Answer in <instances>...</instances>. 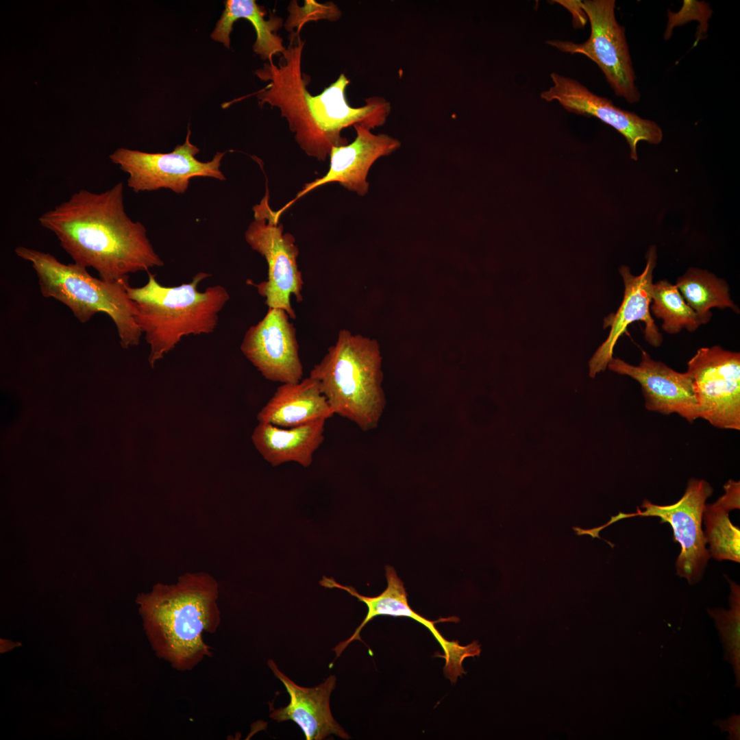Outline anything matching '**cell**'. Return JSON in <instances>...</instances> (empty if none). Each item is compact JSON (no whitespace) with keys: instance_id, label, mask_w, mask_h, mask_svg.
I'll return each mask as SVG.
<instances>
[{"instance_id":"obj_1","label":"cell","mask_w":740,"mask_h":740,"mask_svg":"<svg viewBox=\"0 0 740 740\" xmlns=\"http://www.w3.org/2000/svg\"><path fill=\"white\" fill-rule=\"evenodd\" d=\"M290 42L278 62L265 63L255 71L268 84L254 93L260 107L278 108L286 119L300 148L309 156L324 161L334 147L348 144L342 131L359 125L371 130L382 125L391 111L390 103L380 97L366 99L361 107L350 106L346 97L349 79L341 73L321 93L308 90L310 77L302 72L305 40L293 32Z\"/></svg>"},{"instance_id":"obj_2","label":"cell","mask_w":740,"mask_h":740,"mask_svg":"<svg viewBox=\"0 0 740 740\" xmlns=\"http://www.w3.org/2000/svg\"><path fill=\"white\" fill-rule=\"evenodd\" d=\"M123 189L121 182L101 193L81 189L38 218L75 263L110 282L164 265L145 227L127 214Z\"/></svg>"},{"instance_id":"obj_3","label":"cell","mask_w":740,"mask_h":740,"mask_svg":"<svg viewBox=\"0 0 740 740\" xmlns=\"http://www.w3.org/2000/svg\"><path fill=\"white\" fill-rule=\"evenodd\" d=\"M219 587L209 574L187 572L173 584L156 583L136 602L156 655L180 671H190L212 655L204 634L221 623Z\"/></svg>"},{"instance_id":"obj_4","label":"cell","mask_w":740,"mask_h":740,"mask_svg":"<svg viewBox=\"0 0 740 740\" xmlns=\"http://www.w3.org/2000/svg\"><path fill=\"white\" fill-rule=\"evenodd\" d=\"M210 275L199 272L190 282L165 286L155 274L149 273L144 286L127 287L136 310L135 321L150 347L148 360L151 367L184 336L210 334L216 329L219 314L230 295L220 284L199 291V284Z\"/></svg>"},{"instance_id":"obj_5","label":"cell","mask_w":740,"mask_h":740,"mask_svg":"<svg viewBox=\"0 0 740 740\" xmlns=\"http://www.w3.org/2000/svg\"><path fill=\"white\" fill-rule=\"evenodd\" d=\"M334 415L362 430L377 427L386 406L382 386V356L376 340L347 330L339 331L334 345L311 369Z\"/></svg>"},{"instance_id":"obj_6","label":"cell","mask_w":740,"mask_h":740,"mask_svg":"<svg viewBox=\"0 0 740 740\" xmlns=\"http://www.w3.org/2000/svg\"><path fill=\"white\" fill-rule=\"evenodd\" d=\"M14 251L32 264L44 297L66 305L82 323L97 313H105L114 323L123 348L139 344L143 333L134 319L135 304L127 293L129 280L106 282L92 276L79 264H64L49 253L24 246Z\"/></svg>"},{"instance_id":"obj_7","label":"cell","mask_w":740,"mask_h":740,"mask_svg":"<svg viewBox=\"0 0 740 740\" xmlns=\"http://www.w3.org/2000/svg\"><path fill=\"white\" fill-rule=\"evenodd\" d=\"M254 220L245 233L250 247L264 258L268 265L266 280L254 284L258 293L265 299L268 308L285 310L290 319L296 314L291 303L293 295L297 301L303 300L304 281L297 259L299 249L295 237L284 233L280 222V215L269 204V190L260 202L253 207Z\"/></svg>"},{"instance_id":"obj_8","label":"cell","mask_w":740,"mask_h":740,"mask_svg":"<svg viewBox=\"0 0 740 740\" xmlns=\"http://www.w3.org/2000/svg\"><path fill=\"white\" fill-rule=\"evenodd\" d=\"M582 8L590 23L589 38L582 43L559 40L546 43L561 52L587 56L599 66L617 97L630 103L639 102L641 95L635 84L625 29L615 17V1H582Z\"/></svg>"},{"instance_id":"obj_9","label":"cell","mask_w":740,"mask_h":740,"mask_svg":"<svg viewBox=\"0 0 740 740\" xmlns=\"http://www.w3.org/2000/svg\"><path fill=\"white\" fill-rule=\"evenodd\" d=\"M188 129L185 142L170 153H147L119 148L110 156L111 161L128 174L127 186L135 193L168 188L183 194L195 177L225 180L220 170L225 152L217 151L213 158L201 162L196 158L199 148L190 141Z\"/></svg>"},{"instance_id":"obj_10","label":"cell","mask_w":740,"mask_h":740,"mask_svg":"<svg viewBox=\"0 0 740 740\" xmlns=\"http://www.w3.org/2000/svg\"><path fill=\"white\" fill-rule=\"evenodd\" d=\"M713 493V488L704 480H689L682 497L670 505H657L645 500L633 513H619L612 516L607 523L593 528L596 534L619 520L633 517H658L661 523L670 524L674 539L681 546L676 567L677 574L690 584L698 582L711 557L702 529L706 500Z\"/></svg>"},{"instance_id":"obj_11","label":"cell","mask_w":740,"mask_h":740,"mask_svg":"<svg viewBox=\"0 0 740 740\" xmlns=\"http://www.w3.org/2000/svg\"><path fill=\"white\" fill-rule=\"evenodd\" d=\"M700 418L715 428L740 430V354L702 347L687 362Z\"/></svg>"},{"instance_id":"obj_12","label":"cell","mask_w":740,"mask_h":740,"mask_svg":"<svg viewBox=\"0 0 740 740\" xmlns=\"http://www.w3.org/2000/svg\"><path fill=\"white\" fill-rule=\"evenodd\" d=\"M387 587L380 595L374 597L362 595L351 586H345L337 582L333 578L323 576L319 584L329 589L336 588L344 590L359 601L365 603L367 607V613L356 629L353 634L347 640L337 644L332 650L336 653V659L351 642L361 641L360 632L365 626L374 617L380 615L391 617H406L411 618L424 626L434 636L442 648L444 654L440 656L445 661L444 674L452 682H456L457 678L465 674L463 667V661L468 657H474L480 654V645L477 641L467 645H461L458 641L445 639L436 628L435 624L443 621L456 622V617L441 618L436 621L429 620L418 614L408 603L407 593L404 582L398 577L395 570L391 566L385 567Z\"/></svg>"},{"instance_id":"obj_13","label":"cell","mask_w":740,"mask_h":740,"mask_svg":"<svg viewBox=\"0 0 740 740\" xmlns=\"http://www.w3.org/2000/svg\"><path fill=\"white\" fill-rule=\"evenodd\" d=\"M287 312L269 308L267 314L245 332L241 350L267 380L297 383L303 378L296 329Z\"/></svg>"},{"instance_id":"obj_14","label":"cell","mask_w":740,"mask_h":740,"mask_svg":"<svg viewBox=\"0 0 740 740\" xmlns=\"http://www.w3.org/2000/svg\"><path fill=\"white\" fill-rule=\"evenodd\" d=\"M552 85L541 92L546 101H556L567 111L592 116L618 131L626 138L632 160L638 159L640 141L658 144L663 138L661 128L652 121L615 106L611 100L597 95L578 81L557 73L550 75Z\"/></svg>"},{"instance_id":"obj_15","label":"cell","mask_w":740,"mask_h":740,"mask_svg":"<svg viewBox=\"0 0 740 740\" xmlns=\"http://www.w3.org/2000/svg\"><path fill=\"white\" fill-rule=\"evenodd\" d=\"M646 258L645 267L639 275H632L628 266L623 265L619 268L624 284L623 301L615 313L604 319V328L610 327V332L589 362V375L591 378L606 369L613 358V349L619 338L626 332L628 326L634 321L644 323V337L650 345L658 347L662 343L663 336L650 312L653 271L656 264L655 246L649 248Z\"/></svg>"},{"instance_id":"obj_16","label":"cell","mask_w":740,"mask_h":740,"mask_svg":"<svg viewBox=\"0 0 740 740\" xmlns=\"http://www.w3.org/2000/svg\"><path fill=\"white\" fill-rule=\"evenodd\" d=\"M610 370L628 375L641 387L645 408L663 415L676 413L689 423L700 418L698 405L690 374L678 372L661 361L653 360L644 350L638 365L613 358Z\"/></svg>"},{"instance_id":"obj_17","label":"cell","mask_w":740,"mask_h":740,"mask_svg":"<svg viewBox=\"0 0 740 740\" xmlns=\"http://www.w3.org/2000/svg\"><path fill=\"white\" fill-rule=\"evenodd\" d=\"M356 136L353 142L332 147L330 153V168L325 175L305 184L295 199L288 202L278 212L282 213L295 201L314 188L330 182H338L358 195H365L369 189L367 180L369 171L380 158L388 156L401 146L397 139L385 134H375L359 125L354 126Z\"/></svg>"},{"instance_id":"obj_18","label":"cell","mask_w":740,"mask_h":740,"mask_svg":"<svg viewBox=\"0 0 740 740\" xmlns=\"http://www.w3.org/2000/svg\"><path fill=\"white\" fill-rule=\"evenodd\" d=\"M267 665L283 683L290 696L287 706L271 709L269 715L271 719L278 722H294L300 727L306 740H322L331 735L343 739L351 738L331 713L330 698L336 687L335 676H330L316 687H304L284 674L273 660H268Z\"/></svg>"},{"instance_id":"obj_19","label":"cell","mask_w":740,"mask_h":740,"mask_svg":"<svg viewBox=\"0 0 740 740\" xmlns=\"http://www.w3.org/2000/svg\"><path fill=\"white\" fill-rule=\"evenodd\" d=\"M325 421L321 419L292 428L259 422L254 430L251 441L262 458L273 467L295 462L308 467L324 441Z\"/></svg>"},{"instance_id":"obj_20","label":"cell","mask_w":740,"mask_h":740,"mask_svg":"<svg viewBox=\"0 0 740 740\" xmlns=\"http://www.w3.org/2000/svg\"><path fill=\"white\" fill-rule=\"evenodd\" d=\"M319 382L310 378L279 386L257 415L260 423L292 428L334 415Z\"/></svg>"},{"instance_id":"obj_21","label":"cell","mask_w":740,"mask_h":740,"mask_svg":"<svg viewBox=\"0 0 740 740\" xmlns=\"http://www.w3.org/2000/svg\"><path fill=\"white\" fill-rule=\"evenodd\" d=\"M266 12L254 0H227L225 1V10L217 21L211 34V38L222 42L230 48V35L234 23L240 18L249 21L256 33V39L253 45L254 51L263 60L272 62L273 58L277 54H282L286 47L282 38L277 32L283 25V19L271 14L269 19L265 18Z\"/></svg>"},{"instance_id":"obj_22","label":"cell","mask_w":740,"mask_h":740,"mask_svg":"<svg viewBox=\"0 0 740 740\" xmlns=\"http://www.w3.org/2000/svg\"><path fill=\"white\" fill-rule=\"evenodd\" d=\"M651 297L650 311L663 320L662 329L668 334H678L683 329L693 332L711 318V312L701 314L692 309L676 286L666 279L653 283Z\"/></svg>"},{"instance_id":"obj_23","label":"cell","mask_w":740,"mask_h":740,"mask_svg":"<svg viewBox=\"0 0 740 740\" xmlns=\"http://www.w3.org/2000/svg\"><path fill=\"white\" fill-rule=\"evenodd\" d=\"M675 285L687 304L699 314L711 313L713 308H729L739 313L727 282L706 270L691 267L676 280Z\"/></svg>"},{"instance_id":"obj_24","label":"cell","mask_w":740,"mask_h":740,"mask_svg":"<svg viewBox=\"0 0 740 740\" xmlns=\"http://www.w3.org/2000/svg\"><path fill=\"white\" fill-rule=\"evenodd\" d=\"M732 505L721 496L715 503L705 504L703 519L704 536L710 545V555L718 560L739 563L740 530L730 521L728 513Z\"/></svg>"},{"instance_id":"obj_25","label":"cell","mask_w":740,"mask_h":740,"mask_svg":"<svg viewBox=\"0 0 740 740\" xmlns=\"http://www.w3.org/2000/svg\"><path fill=\"white\" fill-rule=\"evenodd\" d=\"M731 586L730 609L710 610L709 613L719 630L728 661L733 665L739 683V587L729 580Z\"/></svg>"},{"instance_id":"obj_26","label":"cell","mask_w":740,"mask_h":740,"mask_svg":"<svg viewBox=\"0 0 740 740\" xmlns=\"http://www.w3.org/2000/svg\"><path fill=\"white\" fill-rule=\"evenodd\" d=\"M288 16L284 26L289 32L297 34L303 26L310 21L328 20L334 21L341 17L339 8L333 2L320 3L313 0H306L303 6H299L297 1H291L287 8Z\"/></svg>"},{"instance_id":"obj_27","label":"cell","mask_w":740,"mask_h":740,"mask_svg":"<svg viewBox=\"0 0 740 740\" xmlns=\"http://www.w3.org/2000/svg\"><path fill=\"white\" fill-rule=\"evenodd\" d=\"M554 2L561 5L571 13L575 28H582L586 25L587 16L582 8V1L556 0Z\"/></svg>"},{"instance_id":"obj_28","label":"cell","mask_w":740,"mask_h":740,"mask_svg":"<svg viewBox=\"0 0 740 740\" xmlns=\"http://www.w3.org/2000/svg\"><path fill=\"white\" fill-rule=\"evenodd\" d=\"M722 725L720 726H727L728 731L730 734V737H736L735 739H739V716L735 715L730 717L728 720L722 722Z\"/></svg>"},{"instance_id":"obj_29","label":"cell","mask_w":740,"mask_h":740,"mask_svg":"<svg viewBox=\"0 0 740 740\" xmlns=\"http://www.w3.org/2000/svg\"><path fill=\"white\" fill-rule=\"evenodd\" d=\"M1 652H5L7 650H10L12 649L13 648L20 645V643H14V642H12L11 641H9V640H5V641L4 639L1 640Z\"/></svg>"}]
</instances>
